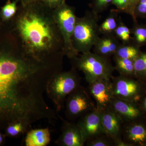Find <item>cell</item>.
Here are the masks:
<instances>
[{
    "label": "cell",
    "mask_w": 146,
    "mask_h": 146,
    "mask_svg": "<svg viewBox=\"0 0 146 146\" xmlns=\"http://www.w3.org/2000/svg\"><path fill=\"white\" fill-rule=\"evenodd\" d=\"M8 36L0 33V128L17 121L29 128L40 120L52 123L57 115L45 96L57 73L54 63L18 51Z\"/></svg>",
    "instance_id": "obj_1"
},
{
    "label": "cell",
    "mask_w": 146,
    "mask_h": 146,
    "mask_svg": "<svg viewBox=\"0 0 146 146\" xmlns=\"http://www.w3.org/2000/svg\"><path fill=\"white\" fill-rule=\"evenodd\" d=\"M23 12L16 21V29L23 40L25 52L39 58L49 56L57 41V26L53 16L47 14L42 2L22 5Z\"/></svg>",
    "instance_id": "obj_2"
},
{
    "label": "cell",
    "mask_w": 146,
    "mask_h": 146,
    "mask_svg": "<svg viewBox=\"0 0 146 146\" xmlns=\"http://www.w3.org/2000/svg\"><path fill=\"white\" fill-rule=\"evenodd\" d=\"M80 85V77L73 71L59 72L50 78L46 94L52 101L57 114L65 107L68 95Z\"/></svg>",
    "instance_id": "obj_3"
},
{
    "label": "cell",
    "mask_w": 146,
    "mask_h": 146,
    "mask_svg": "<svg viewBox=\"0 0 146 146\" xmlns=\"http://www.w3.org/2000/svg\"><path fill=\"white\" fill-rule=\"evenodd\" d=\"M77 67L82 71L87 83L104 79H110L115 68L107 57L90 52L83 53L79 58H75Z\"/></svg>",
    "instance_id": "obj_4"
},
{
    "label": "cell",
    "mask_w": 146,
    "mask_h": 146,
    "mask_svg": "<svg viewBox=\"0 0 146 146\" xmlns=\"http://www.w3.org/2000/svg\"><path fill=\"white\" fill-rule=\"evenodd\" d=\"M65 106V116L72 122L97 108L88 90L81 85L68 95Z\"/></svg>",
    "instance_id": "obj_5"
},
{
    "label": "cell",
    "mask_w": 146,
    "mask_h": 146,
    "mask_svg": "<svg viewBox=\"0 0 146 146\" xmlns=\"http://www.w3.org/2000/svg\"><path fill=\"white\" fill-rule=\"evenodd\" d=\"M54 9V17L63 36L65 53L68 57L75 58L77 52L74 48L72 41L76 21L74 13L73 10L65 4Z\"/></svg>",
    "instance_id": "obj_6"
},
{
    "label": "cell",
    "mask_w": 146,
    "mask_h": 146,
    "mask_svg": "<svg viewBox=\"0 0 146 146\" xmlns=\"http://www.w3.org/2000/svg\"><path fill=\"white\" fill-rule=\"evenodd\" d=\"M73 41L76 51L88 52L96 42L98 35L94 23L90 20L82 19L76 20L73 33Z\"/></svg>",
    "instance_id": "obj_7"
},
{
    "label": "cell",
    "mask_w": 146,
    "mask_h": 146,
    "mask_svg": "<svg viewBox=\"0 0 146 146\" xmlns=\"http://www.w3.org/2000/svg\"><path fill=\"white\" fill-rule=\"evenodd\" d=\"M111 81L114 98L135 102L141 100L140 86L136 81L121 75L112 76Z\"/></svg>",
    "instance_id": "obj_8"
},
{
    "label": "cell",
    "mask_w": 146,
    "mask_h": 146,
    "mask_svg": "<svg viewBox=\"0 0 146 146\" xmlns=\"http://www.w3.org/2000/svg\"><path fill=\"white\" fill-rule=\"evenodd\" d=\"M88 84L87 90L95 102L97 109L103 111L109 107L114 98L111 79L99 80Z\"/></svg>",
    "instance_id": "obj_9"
},
{
    "label": "cell",
    "mask_w": 146,
    "mask_h": 146,
    "mask_svg": "<svg viewBox=\"0 0 146 146\" xmlns=\"http://www.w3.org/2000/svg\"><path fill=\"white\" fill-rule=\"evenodd\" d=\"M86 139L77 123L63 120L60 136L55 141L60 146H83Z\"/></svg>",
    "instance_id": "obj_10"
},
{
    "label": "cell",
    "mask_w": 146,
    "mask_h": 146,
    "mask_svg": "<svg viewBox=\"0 0 146 146\" xmlns=\"http://www.w3.org/2000/svg\"><path fill=\"white\" fill-rule=\"evenodd\" d=\"M102 111L96 108L84 115L79 119L78 124L86 141L105 133L102 125Z\"/></svg>",
    "instance_id": "obj_11"
},
{
    "label": "cell",
    "mask_w": 146,
    "mask_h": 146,
    "mask_svg": "<svg viewBox=\"0 0 146 146\" xmlns=\"http://www.w3.org/2000/svg\"><path fill=\"white\" fill-rule=\"evenodd\" d=\"M102 122L105 133L112 138L115 145L122 140L123 121L110 106L102 111Z\"/></svg>",
    "instance_id": "obj_12"
},
{
    "label": "cell",
    "mask_w": 146,
    "mask_h": 146,
    "mask_svg": "<svg viewBox=\"0 0 146 146\" xmlns=\"http://www.w3.org/2000/svg\"><path fill=\"white\" fill-rule=\"evenodd\" d=\"M134 102L114 98L110 107L121 118L123 123L128 122L135 121L141 115V110Z\"/></svg>",
    "instance_id": "obj_13"
},
{
    "label": "cell",
    "mask_w": 146,
    "mask_h": 146,
    "mask_svg": "<svg viewBox=\"0 0 146 146\" xmlns=\"http://www.w3.org/2000/svg\"><path fill=\"white\" fill-rule=\"evenodd\" d=\"M123 140L131 145L134 144L144 145L146 142V127L133 121L123 123L122 128Z\"/></svg>",
    "instance_id": "obj_14"
},
{
    "label": "cell",
    "mask_w": 146,
    "mask_h": 146,
    "mask_svg": "<svg viewBox=\"0 0 146 146\" xmlns=\"http://www.w3.org/2000/svg\"><path fill=\"white\" fill-rule=\"evenodd\" d=\"M50 133L49 128L31 129L27 132L26 146H46L50 142Z\"/></svg>",
    "instance_id": "obj_15"
},
{
    "label": "cell",
    "mask_w": 146,
    "mask_h": 146,
    "mask_svg": "<svg viewBox=\"0 0 146 146\" xmlns=\"http://www.w3.org/2000/svg\"><path fill=\"white\" fill-rule=\"evenodd\" d=\"M116 68L121 75L128 76L135 73L133 60L115 58Z\"/></svg>",
    "instance_id": "obj_16"
},
{
    "label": "cell",
    "mask_w": 146,
    "mask_h": 146,
    "mask_svg": "<svg viewBox=\"0 0 146 146\" xmlns=\"http://www.w3.org/2000/svg\"><path fill=\"white\" fill-rule=\"evenodd\" d=\"M18 0L11 2L8 0L6 3L2 7L0 11V18L3 23L10 21L16 15L17 11Z\"/></svg>",
    "instance_id": "obj_17"
},
{
    "label": "cell",
    "mask_w": 146,
    "mask_h": 146,
    "mask_svg": "<svg viewBox=\"0 0 146 146\" xmlns=\"http://www.w3.org/2000/svg\"><path fill=\"white\" fill-rule=\"evenodd\" d=\"M29 128L23 123L17 121L9 123L5 128L6 136L16 137L27 132Z\"/></svg>",
    "instance_id": "obj_18"
},
{
    "label": "cell",
    "mask_w": 146,
    "mask_h": 146,
    "mask_svg": "<svg viewBox=\"0 0 146 146\" xmlns=\"http://www.w3.org/2000/svg\"><path fill=\"white\" fill-rule=\"evenodd\" d=\"M86 146H115L113 140L105 133H102L87 140Z\"/></svg>",
    "instance_id": "obj_19"
},
{
    "label": "cell",
    "mask_w": 146,
    "mask_h": 146,
    "mask_svg": "<svg viewBox=\"0 0 146 146\" xmlns=\"http://www.w3.org/2000/svg\"><path fill=\"white\" fill-rule=\"evenodd\" d=\"M116 57L120 58L135 59L137 57L138 51L136 48L132 46L121 47L116 51Z\"/></svg>",
    "instance_id": "obj_20"
},
{
    "label": "cell",
    "mask_w": 146,
    "mask_h": 146,
    "mask_svg": "<svg viewBox=\"0 0 146 146\" xmlns=\"http://www.w3.org/2000/svg\"><path fill=\"white\" fill-rule=\"evenodd\" d=\"M135 73L146 76V54L136 57L133 60Z\"/></svg>",
    "instance_id": "obj_21"
},
{
    "label": "cell",
    "mask_w": 146,
    "mask_h": 146,
    "mask_svg": "<svg viewBox=\"0 0 146 146\" xmlns=\"http://www.w3.org/2000/svg\"><path fill=\"white\" fill-rule=\"evenodd\" d=\"M116 34L123 41H127L130 37L129 29L125 26L118 27L116 30Z\"/></svg>",
    "instance_id": "obj_22"
},
{
    "label": "cell",
    "mask_w": 146,
    "mask_h": 146,
    "mask_svg": "<svg viewBox=\"0 0 146 146\" xmlns=\"http://www.w3.org/2000/svg\"><path fill=\"white\" fill-rule=\"evenodd\" d=\"M117 24L115 19L112 18H108L101 25V29L103 31L110 32L115 29Z\"/></svg>",
    "instance_id": "obj_23"
},
{
    "label": "cell",
    "mask_w": 146,
    "mask_h": 146,
    "mask_svg": "<svg viewBox=\"0 0 146 146\" xmlns=\"http://www.w3.org/2000/svg\"><path fill=\"white\" fill-rule=\"evenodd\" d=\"M65 0H42V2L51 9H55L64 4Z\"/></svg>",
    "instance_id": "obj_24"
},
{
    "label": "cell",
    "mask_w": 146,
    "mask_h": 146,
    "mask_svg": "<svg viewBox=\"0 0 146 146\" xmlns=\"http://www.w3.org/2000/svg\"><path fill=\"white\" fill-rule=\"evenodd\" d=\"M135 36L137 41L139 43H143L146 40V29L139 28L136 30Z\"/></svg>",
    "instance_id": "obj_25"
},
{
    "label": "cell",
    "mask_w": 146,
    "mask_h": 146,
    "mask_svg": "<svg viewBox=\"0 0 146 146\" xmlns=\"http://www.w3.org/2000/svg\"><path fill=\"white\" fill-rule=\"evenodd\" d=\"M102 40L108 47L111 54L116 53L117 51V46L112 40L110 39H105Z\"/></svg>",
    "instance_id": "obj_26"
},
{
    "label": "cell",
    "mask_w": 146,
    "mask_h": 146,
    "mask_svg": "<svg viewBox=\"0 0 146 146\" xmlns=\"http://www.w3.org/2000/svg\"><path fill=\"white\" fill-rule=\"evenodd\" d=\"M129 0H112L114 4L120 8H123L127 5Z\"/></svg>",
    "instance_id": "obj_27"
},
{
    "label": "cell",
    "mask_w": 146,
    "mask_h": 146,
    "mask_svg": "<svg viewBox=\"0 0 146 146\" xmlns=\"http://www.w3.org/2000/svg\"><path fill=\"white\" fill-rule=\"evenodd\" d=\"M138 9L141 13H146V0H141Z\"/></svg>",
    "instance_id": "obj_28"
},
{
    "label": "cell",
    "mask_w": 146,
    "mask_h": 146,
    "mask_svg": "<svg viewBox=\"0 0 146 146\" xmlns=\"http://www.w3.org/2000/svg\"><path fill=\"white\" fill-rule=\"evenodd\" d=\"M18 2H21L22 5H26L31 3L42 2V0H18Z\"/></svg>",
    "instance_id": "obj_29"
},
{
    "label": "cell",
    "mask_w": 146,
    "mask_h": 146,
    "mask_svg": "<svg viewBox=\"0 0 146 146\" xmlns=\"http://www.w3.org/2000/svg\"><path fill=\"white\" fill-rule=\"evenodd\" d=\"M112 1V0H97L98 5L100 6L106 5Z\"/></svg>",
    "instance_id": "obj_30"
},
{
    "label": "cell",
    "mask_w": 146,
    "mask_h": 146,
    "mask_svg": "<svg viewBox=\"0 0 146 146\" xmlns=\"http://www.w3.org/2000/svg\"><path fill=\"white\" fill-rule=\"evenodd\" d=\"M5 136L6 135H4L0 131V145L3 143L5 139Z\"/></svg>",
    "instance_id": "obj_31"
},
{
    "label": "cell",
    "mask_w": 146,
    "mask_h": 146,
    "mask_svg": "<svg viewBox=\"0 0 146 146\" xmlns=\"http://www.w3.org/2000/svg\"><path fill=\"white\" fill-rule=\"evenodd\" d=\"M143 106L144 109L145 110L146 112V96L145 97L143 101Z\"/></svg>",
    "instance_id": "obj_32"
},
{
    "label": "cell",
    "mask_w": 146,
    "mask_h": 146,
    "mask_svg": "<svg viewBox=\"0 0 146 146\" xmlns=\"http://www.w3.org/2000/svg\"><path fill=\"white\" fill-rule=\"evenodd\" d=\"M129 1H130V0H129Z\"/></svg>",
    "instance_id": "obj_33"
}]
</instances>
